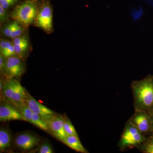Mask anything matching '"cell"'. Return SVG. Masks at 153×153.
Instances as JSON below:
<instances>
[{"label": "cell", "instance_id": "83f0119b", "mask_svg": "<svg viewBox=\"0 0 153 153\" xmlns=\"http://www.w3.org/2000/svg\"><path fill=\"white\" fill-rule=\"evenodd\" d=\"M150 114L151 118H152V128H153V110L150 113Z\"/></svg>", "mask_w": 153, "mask_h": 153}, {"label": "cell", "instance_id": "e0dca14e", "mask_svg": "<svg viewBox=\"0 0 153 153\" xmlns=\"http://www.w3.org/2000/svg\"><path fill=\"white\" fill-rule=\"evenodd\" d=\"M26 27L19 24L16 21H14V26L13 31L11 33L10 38L12 39L16 38L17 37L24 35Z\"/></svg>", "mask_w": 153, "mask_h": 153}, {"label": "cell", "instance_id": "ac0fdd59", "mask_svg": "<svg viewBox=\"0 0 153 153\" xmlns=\"http://www.w3.org/2000/svg\"><path fill=\"white\" fill-rule=\"evenodd\" d=\"M64 128L67 135H74L78 136L76 130L70 120H64Z\"/></svg>", "mask_w": 153, "mask_h": 153}, {"label": "cell", "instance_id": "4fadbf2b", "mask_svg": "<svg viewBox=\"0 0 153 153\" xmlns=\"http://www.w3.org/2000/svg\"><path fill=\"white\" fill-rule=\"evenodd\" d=\"M12 137L7 129L1 128L0 130V150L1 151L8 149L11 146Z\"/></svg>", "mask_w": 153, "mask_h": 153}, {"label": "cell", "instance_id": "ffe728a7", "mask_svg": "<svg viewBox=\"0 0 153 153\" xmlns=\"http://www.w3.org/2000/svg\"><path fill=\"white\" fill-rule=\"evenodd\" d=\"M14 47L16 55L22 59L27 55L30 48V47L19 46L16 44H14Z\"/></svg>", "mask_w": 153, "mask_h": 153}, {"label": "cell", "instance_id": "52a82bcc", "mask_svg": "<svg viewBox=\"0 0 153 153\" xmlns=\"http://www.w3.org/2000/svg\"><path fill=\"white\" fill-rule=\"evenodd\" d=\"M25 71V66L22 59L15 55L6 58L2 74L9 79L22 76Z\"/></svg>", "mask_w": 153, "mask_h": 153}, {"label": "cell", "instance_id": "8992f818", "mask_svg": "<svg viewBox=\"0 0 153 153\" xmlns=\"http://www.w3.org/2000/svg\"><path fill=\"white\" fill-rule=\"evenodd\" d=\"M145 136L153 134L152 123L150 114L142 111H134V113L128 120Z\"/></svg>", "mask_w": 153, "mask_h": 153}, {"label": "cell", "instance_id": "ba28073f", "mask_svg": "<svg viewBox=\"0 0 153 153\" xmlns=\"http://www.w3.org/2000/svg\"><path fill=\"white\" fill-rule=\"evenodd\" d=\"M50 131L57 138L63 142L67 135L64 128V120L60 116L53 115L45 121Z\"/></svg>", "mask_w": 153, "mask_h": 153}, {"label": "cell", "instance_id": "4316f807", "mask_svg": "<svg viewBox=\"0 0 153 153\" xmlns=\"http://www.w3.org/2000/svg\"><path fill=\"white\" fill-rule=\"evenodd\" d=\"M6 58L4 57L1 54L0 55V71L1 73H2L4 67L5 63Z\"/></svg>", "mask_w": 153, "mask_h": 153}, {"label": "cell", "instance_id": "7c38bea8", "mask_svg": "<svg viewBox=\"0 0 153 153\" xmlns=\"http://www.w3.org/2000/svg\"><path fill=\"white\" fill-rule=\"evenodd\" d=\"M63 142L76 152L83 153H88L87 150L82 146L78 136L67 135Z\"/></svg>", "mask_w": 153, "mask_h": 153}, {"label": "cell", "instance_id": "44dd1931", "mask_svg": "<svg viewBox=\"0 0 153 153\" xmlns=\"http://www.w3.org/2000/svg\"><path fill=\"white\" fill-rule=\"evenodd\" d=\"M10 14H9L8 10L3 8L1 6H0V22L1 25H3L8 21Z\"/></svg>", "mask_w": 153, "mask_h": 153}, {"label": "cell", "instance_id": "d6986e66", "mask_svg": "<svg viewBox=\"0 0 153 153\" xmlns=\"http://www.w3.org/2000/svg\"><path fill=\"white\" fill-rule=\"evenodd\" d=\"M12 42L14 44L19 46L30 47L29 39L26 35H23L12 39Z\"/></svg>", "mask_w": 153, "mask_h": 153}, {"label": "cell", "instance_id": "cb8c5ba5", "mask_svg": "<svg viewBox=\"0 0 153 153\" xmlns=\"http://www.w3.org/2000/svg\"><path fill=\"white\" fill-rule=\"evenodd\" d=\"M1 54L5 58L16 55L13 43L11 44L10 46L4 51L2 53H1Z\"/></svg>", "mask_w": 153, "mask_h": 153}, {"label": "cell", "instance_id": "d4e9b609", "mask_svg": "<svg viewBox=\"0 0 153 153\" xmlns=\"http://www.w3.org/2000/svg\"><path fill=\"white\" fill-rule=\"evenodd\" d=\"M14 22L10 23L8 25H6L3 28L2 33L3 35L7 37H10L11 36V33L13 28Z\"/></svg>", "mask_w": 153, "mask_h": 153}, {"label": "cell", "instance_id": "2e32d148", "mask_svg": "<svg viewBox=\"0 0 153 153\" xmlns=\"http://www.w3.org/2000/svg\"><path fill=\"white\" fill-rule=\"evenodd\" d=\"M19 110L25 119V120L32 124V117L33 112L30 108L27 105L25 104L20 107Z\"/></svg>", "mask_w": 153, "mask_h": 153}, {"label": "cell", "instance_id": "3957f363", "mask_svg": "<svg viewBox=\"0 0 153 153\" xmlns=\"http://www.w3.org/2000/svg\"><path fill=\"white\" fill-rule=\"evenodd\" d=\"M147 137L141 133L128 120L125 123L117 146L120 151L132 148L137 149L144 142Z\"/></svg>", "mask_w": 153, "mask_h": 153}, {"label": "cell", "instance_id": "30bf717a", "mask_svg": "<svg viewBox=\"0 0 153 153\" xmlns=\"http://www.w3.org/2000/svg\"><path fill=\"white\" fill-rule=\"evenodd\" d=\"M13 120H25L19 110L9 103H1L0 106V120L9 121Z\"/></svg>", "mask_w": 153, "mask_h": 153}, {"label": "cell", "instance_id": "7402d4cb", "mask_svg": "<svg viewBox=\"0 0 153 153\" xmlns=\"http://www.w3.org/2000/svg\"><path fill=\"white\" fill-rule=\"evenodd\" d=\"M20 1V0H0V6H1L4 9L8 10L19 2Z\"/></svg>", "mask_w": 153, "mask_h": 153}, {"label": "cell", "instance_id": "5b68a950", "mask_svg": "<svg viewBox=\"0 0 153 153\" xmlns=\"http://www.w3.org/2000/svg\"><path fill=\"white\" fill-rule=\"evenodd\" d=\"M53 17V8L50 0H41L39 11L33 25L47 34H51L54 31Z\"/></svg>", "mask_w": 153, "mask_h": 153}, {"label": "cell", "instance_id": "484cf974", "mask_svg": "<svg viewBox=\"0 0 153 153\" xmlns=\"http://www.w3.org/2000/svg\"><path fill=\"white\" fill-rule=\"evenodd\" d=\"M13 42L6 39H1L0 41V52L2 53L6 50L13 44Z\"/></svg>", "mask_w": 153, "mask_h": 153}, {"label": "cell", "instance_id": "9c48e42d", "mask_svg": "<svg viewBox=\"0 0 153 153\" xmlns=\"http://www.w3.org/2000/svg\"><path fill=\"white\" fill-rule=\"evenodd\" d=\"M26 104L33 113L39 115L45 121L54 115L52 110L37 101L29 94H27Z\"/></svg>", "mask_w": 153, "mask_h": 153}, {"label": "cell", "instance_id": "603a6c76", "mask_svg": "<svg viewBox=\"0 0 153 153\" xmlns=\"http://www.w3.org/2000/svg\"><path fill=\"white\" fill-rule=\"evenodd\" d=\"M38 152L39 153H53V149L50 145L47 142H45L41 145L38 148Z\"/></svg>", "mask_w": 153, "mask_h": 153}, {"label": "cell", "instance_id": "277c9868", "mask_svg": "<svg viewBox=\"0 0 153 153\" xmlns=\"http://www.w3.org/2000/svg\"><path fill=\"white\" fill-rule=\"evenodd\" d=\"M3 95L7 101L17 107L26 104L27 93L18 80L10 78L6 82L2 89Z\"/></svg>", "mask_w": 153, "mask_h": 153}, {"label": "cell", "instance_id": "7a4b0ae2", "mask_svg": "<svg viewBox=\"0 0 153 153\" xmlns=\"http://www.w3.org/2000/svg\"><path fill=\"white\" fill-rule=\"evenodd\" d=\"M40 5L39 0H25L13 9L10 13V18L27 28L34 24Z\"/></svg>", "mask_w": 153, "mask_h": 153}, {"label": "cell", "instance_id": "8fae6325", "mask_svg": "<svg viewBox=\"0 0 153 153\" xmlns=\"http://www.w3.org/2000/svg\"><path fill=\"white\" fill-rule=\"evenodd\" d=\"M40 141V138L26 133L19 135L15 140L16 146L24 150H28L35 147Z\"/></svg>", "mask_w": 153, "mask_h": 153}, {"label": "cell", "instance_id": "5bb4252c", "mask_svg": "<svg viewBox=\"0 0 153 153\" xmlns=\"http://www.w3.org/2000/svg\"><path fill=\"white\" fill-rule=\"evenodd\" d=\"M137 149L142 153H153V134L148 137L144 142Z\"/></svg>", "mask_w": 153, "mask_h": 153}, {"label": "cell", "instance_id": "9a60e30c", "mask_svg": "<svg viewBox=\"0 0 153 153\" xmlns=\"http://www.w3.org/2000/svg\"><path fill=\"white\" fill-rule=\"evenodd\" d=\"M32 124L43 130L48 131L49 130L46 122L39 115L35 113H33Z\"/></svg>", "mask_w": 153, "mask_h": 153}, {"label": "cell", "instance_id": "6da1fadb", "mask_svg": "<svg viewBox=\"0 0 153 153\" xmlns=\"http://www.w3.org/2000/svg\"><path fill=\"white\" fill-rule=\"evenodd\" d=\"M134 111L150 113L153 110V76L148 75L131 84Z\"/></svg>", "mask_w": 153, "mask_h": 153}]
</instances>
